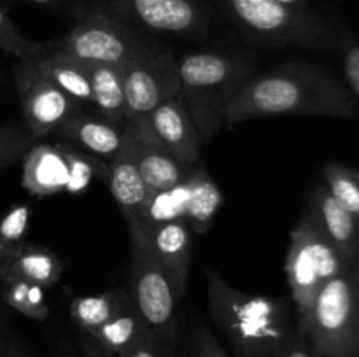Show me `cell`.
<instances>
[{
  "label": "cell",
  "mask_w": 359,
  "mask_h": 357,
  "mask_svg": "<svg viewBox=\"0 0 359 357\" xmlns=\"http://www.w3.org/2000/svg\"><path fill=\"white\" fill-rule=\"evenodd\" d=\"M280 4H286V6L298 7V9H305V0H277Z\"/></svg>",
  "instance_id": "obj_37"
},
{
  "label": "cell",
  "mask_w": 359,
  "mask_h": 357,
  "mask_svg": "<svg viewBox=\"0 0 359 357\" xmlns=\"http://www.w3.org/2000/svg\"><path fill=\"white\" fill-rule=\"evenodd\" d=\"M128 296V289L105 290L95 296H77L70 303V317L90 336L123 307Z\"/></svg>",
  "instance_id": "obj_24"
},
{
  "label": "cell",
  "mask_w": 359,
  "mask_h": 357,
  "mask_svg": "<svg viewBox=\"0 0 359 357\" xmlns=\"http://www.w3.org/2000/svg\"><path fill=\"white\" fill-rule=\"evenodd\" d=\"M347 265L349 261L342 258L307 210L291 231L284 265L291 298L300 317L311 310L319 290Z\"/></svg>",
  "instance_id": "obj_6"
},
{
  "label": "cell",
  "mask_w": 359,
  "mask_h": 357,
  "mask_svg": "<svg viewBox=\"0 0 359 357\" xmlns=\"http://www.w3.org/2000/svg\"><path fill=\"white\" fill-rule=\"evenodd\" d=\"M354 270H356V276L359 280V254L356 255V259H354Z\"/></svg>",
  "instance_id": "obj_39"
},
{
  "label": "cell",
  "mask_w": 359,
  "mask_h": 357,
  "mask_svg": "<svg viewBox=\"0 0 359 357\" xmlns=\"http://www.w3.org/2000/svg\"><path fill=\"white\" fill-rule=\"evenodd\" d=\"M196 357H230L221 346L219 340L207 328H200L196 335Z\"/></svg>",
  "instance_id": "obj_33"
},
{
  "label": "cell",
  "mask_w": 359,
  "mask_h": 357,
  "mask_svg": "<svg viewBox=\"0 0 359 357\" xmlns=\"http://www.w3.org/2000/svg\"><path fill=\"white\" fill-rule=\"evenodd\" d=\"M207 303L237 357H272L293 332L284 300L235 289L219 273H207Z\"/></svg>",
  "instance_id": "obj_2"
},
{
  "label": "cell",
  "mask_w": 359,
  "mask_h": 357,
  "mask_svg": "<svg viewBox=\"0 0 359 357\" xmlns=\"http://www.w3.org/2000/svg\"><path fill=\"white\" fill-rule=\"evenodd\" d=\"M126 114L147 118L158 105L181 94L179 59L167 49H154L121 69Z\"/></svg>",
  "instance_id": "obj_12"
},
{
  "label": "cell",
  "mask_w": 359,
  "mask_h": 357,
  "mask_svg": "<svg viewBox=\"0 0 359 357\" xmlns=\"http://www.w3.org/2000/svg\"><path fill=\"white\" fill-rule=\"evenodd\" d=\"M6 357H32L20 343H9L6 346Z\"/></svg>",
  "instance_id": "obj_36"
},
{
  "label": "cell",
  "mask_w": 359,
  "mask_h": 357,
  "mask_svg": "<svg viewBox=\"0 0 359 357\" xmlns=\"http://www.w3.org/2000/svg\"><path fill=\"white\" fill-rule=\"evenodd\" d=\"M0 51L16 56L20 62H28V59H37L55 52L56 41L53 38V41L37 42L25 37L13 23L6 9L0 6Z\"/></svg>",
  "instance_id": "obj_26"
},
{
  "label": "cell",
  "mask_w": 359,
  "mask_h": 357,
  "mask_svg": "<svg viewBox=\"0 0 359 357\" xmlns=\"http://www.w3.org/2000/svg\"><path fill=\"white\" fill-rule=\"evenodd\" d=\"M27 2L37 4V6H55V4H58L60 0H27Z\"/></svg>",
  "instance_id": "obj_38"
},
{
  "label": "cell",
  "mask_w": 359,
  "mask_h": 357,
  "mask_svg": "<svg viewBox=\"0 0 359 357\" xmlns=\"http://www.w3.org/2000/svg\"><path fill=\"white\" fill-rule=\"evenodd\" d=\"M223 191L214 182L209 172L202 167L193 168L188 206L184 214V223L188 224L193 234L207 233L223 205Z\"/></svg>",
  "instance_id": "obj_22"
},
{
  "label": "cell",
  "mask_w": 359,
  "mask_h": 357,
  "mask_svg": "<svg viewBox=\"0 0 359 357\" xmlns=\"http://www.w3.org/2000/svg\"><path fill=\"white\" fill-rule=\"evenodd\" d=\"M132 262H130V294L146 328L167 349L175 342V298L167 275L154 254L149 230L139 220L128 224Z\"/></svg>",
  "instance_id": "obj_5"
},
{
  "label": "cell",
  "mask_w": 359,
  "mask_h": 357,
  "mask_svg": "<svg viewBox=\"0 0 359 357\" xmlns=\"http://www.w3.org/2000/svg\"><path fill=\"white\" fill-rule=\"evenodd\" d=\"M0 357H6V349H0Z\"/></svg>",
  "instance_id": "obj_40"
},
{
  "label": "cell",
  "mask_w": 359,
  "mask_h": 357,
  "mask_svg": "<svg viewBox=\"0 0 359 357\" xmlns=\"http://www.w3.org/2000/svg\"><path fill=\"white\" fill-rule=\"evenodd\" d=\"M13 77L23 112V126L35 140L55 133L70 115L83 111V104L63 93L39 69L35 59H18L13 69Z\"/></svg>",
  "instance_id": "obj_10"
},
{
  "label": "cell",
  "mask_w": 359,
  "mask_h": 357,
  "mask_svg": "<svg viewBox=\"0 0 359 357\" xmlns=\"http://www.w3.org/2000/svg\"><path fill=\"white\" fill-rule=\"evenodd\" d=\"M118 357H165V346L153 332L147 331L121 354H118Z\"/></svg>",
  "instance_id": "obj_31"
},
{
  "label": "cell",
  "mask_w": 359,
  "mask_h": 357,
  "mask_svg": "<svg viewBox=\"0 0 359 357\" xmlns=\"http://www.w3.org/2000/svg\"><path fill=\"white\" fill-rule=\"evenodd\" d=\"M147 331L149 329L144 324L130 294L123 307L102 328L90 335V338L97 343V346L105 356L118 357V354H121L126 346L137 342Z\"/></svg>",
  "instance_id": "obj_21"
},
{
  "label": "cell",
  "mask_w": 359,
  "mask_h": 357,
  "mask_svg": "<svg viewBox=\"0 0 359 357\" xmlns=\"http://www.w3.org/2000/svg\"><path fill=\"white\" fill-rule=\"evenodd\" d=\"M269 115L354 119L358 104L335 76L307 62H287L251 76L224 112V126Z\"/></svg>",
  "instance_id": "obj_1"
},
{
  "label": "cell",
  "mask_w": 359,
  "mask_h": 357,
  "mask_svg": "<svg viewBox=\"0 0 359 357\" xmlns=\"http://www.w3.org/2000/svg\"><path fill=\"white\" fill-rule=\"evenodd\" d=\"M105 182L112 198L118 203L126 224L139 220L146 210L151 195L146 188L135 156V140L132 130L126 125L125 142L112 160L107 161Z\"/></svg>",
  "instance_id": "obj_15"
},
{
  "label": "cell",
  "mask_w": 359,
  "mask_h": 357,
  "mask_svg": "<svg viewBox=\"0 0 359 357\" xmlns=\"http://www.w3.org/2000/svg\"><path fill=\"white\" fill-rule=\"evenodd\" d=\"M91 83V105L109 121L116 125H128L125 90H123L121 69L111 65L86 63Z\"/></svg>",
  "instance_id": "obj_20"
},
{
  "label": "cell",
  "mask_w": 359,
  "mask_h": 357,
  "mask_svg": "<svg viewBox=\"0 0 359 357\" xmlns=\"http://www.w3.org/2000/svg\"><path fill=\"white\" fill-rule=\"evenodd\" d=\"M35 142L37 140L28 133L23 125L16 122L0 125V172L21 160Z\"/></svg>",
  "instance_id": "obj_29"
},
{
  "label": "cell",
  "mask_w": 359,
  "mask_h": 357,
  "mask_svg": "<svg viewBox=\"0 0 359 357\" xmlns=\"http://www.w3.org/2000/svg\"><path fill=\"white\" fill-rule=\"evenodd\" d=\"M30 210L27 205L14 206L0 220V258L13 254L25 244V234L28 231Z\"/></svg>",
  "instance_id": "obj_30"
},
{
  "label": "cell",
  "mask_w": 359,
  "mask_h": 357,
  "mask_svg": "<svg viewBox=\"0 0 359 357\" xmlns=\"http://www.w3.org/2000/svg\"><path fill=\"white\" fill-rule=\"evenodd\" d=\"M251 72L248 59L228 52L198 51L179 59L181 94L203 140L223 128L224 112Z\"/></svg>",
  "instance_id": "obj_3"
},
{
  "label": "cell",
  "mask_w": 359,
  "mask_h": 357,
  "mask_svg": "<svg viewBox=\"0 0 359 357\" xmlns=\"http://www.w3.org/2000/svg\"><path fill=\"white\" fill-rule=\"evenodd\" d=\"M189 186H191V174L181 184L151 196L139 223H142L147 230H153L158 224L168 223V220H184L189 198Z\"/></svg>",
  "instance_id": "obj_25"
},
{
  "label": "cell",
  "mask_w": 359,
  "mask_h": 357,
  "mask_svg": "<svg viewBox=\"0 0 359 357\" xmlns=\"http://www.w3.org/2000/svg\"><path fill=\"white\" fill-rule=\"evenodd\" d=\"M344 72L351 93L354 98H359V44L354 41L344 42Z\"/></svg>",
  "instance_id": "obj_32"
},
{
  "label": "cell",
  "mask_w": 359,
  "mask_h": 357,
  "mask_svg": "<svg viewBox=\"0 0 359 357\" xmlns=\"http://www.w3.org/2000/svg\"><path fill=\"white\" fill-rule=\"evenodd\" d=\"M272 357H314L304 336L294 329L290 335V338L273 352Z\"/></svg>",
  "instance_id": "obj_34"
},
{
  "label": "cell",
  "mask_w": 359,
  "mask_h": 357,
  "mask_svg": "<svg viewBox=\"0 0 359 357\" xmlns=\"http://www.w3.org/2000/svg\"><path fill=\"white\" fill-rule=\"evenodd\" d=\"M55 41L56 51L74 56L84 63H98L118 69L160 48L142 31L128 27L102 7L84 14L69 34Z\"/></svg>",
  "instance_id": "obj_7"
},
{
  "label": "cell",
  "mask_w": 359,
  "mask_h": 357,
  "mask_svg": "<svg viewBox=\"0 0 359 357\" xmlns=\"http://www.w3.org/2000/svg\"><path fill=\"white\" fill-rule=\"evenodd\" d=\"M128 126L135 140L137 164L151 196L167 191L189 177L195 167H186L168 153L151 130L149 119H130Z\"/></svg>",
  "instance_id": "obj_13"
},
{
  "label": "cell",
  "mask_w": 359,
  "mask_h": 357,
  "mask_svg": "<svg viewBox=\"0 0 359 357\" xmlns=\"http://www.w3.org/2000/svg\"><path fill=\"white\" fill-rule=\"evenodd\" d=\"M297 331L314 357H359V286L354 261L333 276Z\"/></svg>",
  "instance_id": "obj_4"
},
{
  "label": "cell",
  "mask_w": 359,
  "mask_h": 357,
  "mask_svg": "<svg viewBox=\"0 0 359 357\" xmlns=\"http://www.w3.org/2000/svg\"><path fill=\"white\" fill-rule=\"evenodd\" d=\"M107 175V161L67 142L34 144L23 156L21 182L30 195H83L95 177Z\"/></svg>",
  "instance_id": "obj_8"
},
{
  "label": "cell",
  "mask_w": 359,
  "mask_h": 357,
  "mask_svg": "<svg viewBox=\"0 0 359 357\" xmlns=\"http://www.w3.org/2000/svg\"><path fill=\"white\" fill-rule=\"evenodd\" d=\"M149 125L156 139L168 153L186 167H196L203 136L193 121L182 94L158 105L149 115Z\"/></svg>",
  "instance_id": "obj_14"
},
{
  "label": "cell",
  "mask_w": 359,
  "mask_h": 357,
  "mask_svg": "<svg viewBox=\"0 0 359 357\" xmlns=\"http://www.w3.org/2000/svg\"><path fill=\"white\" fill-rule=\"evenodd\" d=\"M62 259L53 251L39 245L23 244L13 254L6 255L0 262V280H28L42 286L53 287L63 275Z\"/></svg>",
  "instance_id": "obj_19"
},
{
  "label": "cell",
  "mask_w": 359,
  "mask_h": 357,
  "mask_svg": "<svg viewBox=\"0 0 359 357\" xmlns=\"http://www.w3.org/2000/svg\"><path fill=\"white\" fill-rule=\"evenodd\" d=\"M325 178L326 188L337 202L359 220V172L339 163H330L325 167Z\"/></svg>",
  "instance_id": "obj_28"
},
{
  "label": "cell",
  "mask_w": 359,
  "mask_h": 357,
  "mask_svg": "<svg viewBox=\"0 0 359 357\" xmlns=\"http://www.w3.org/2000/svg\"><path fill=\"white\" fill-rule=\"evenodd\" d=\"M6 286L4 300L11 308L34 321H46L49 317L44 287L28 280H11Z\"/></svg>",
  "instance_id": "obj_27"
},
{
  "label": "cell",
  "mask_w": 359,
  "mask_h": 357,
  "mask_svg": "<svg viewBox=\"0 0 359 357\" xmlns=\"http://www.w3.org/2000/svg\"><path fill=\"white\" fill-rule=\"evenodd\" d=\"M233 20L263 44H300L330 48L332 38L325 28L305 13L277 0H223Z\"/></svg>",
  "instance_id": "obj_9"
},
{
  "label": "cell",
  "mask_w": 359,
  "mask_h": 357,
  "mask_svg": "<svg viewBox=\"0 0 359 357\" xmlns=\"http://www.w3.org/2000/svg\"><path fill=\"white\" fill-rule=\"evenodd\" d=\"M81 346H83V356L84 357H109V356H105V354L102 352L100 349H98L97 343H95L93 340L90 338V336H88L86 340H83V342H81Z\"/></svg>",
  "instance_id": "obj_35"
},
{
  "label": "cell",
  "mask_w": 359,
  "mask_h": 357,
  "mask_svg": "<svg viewBox=\"0 0 359 357\" xmlns=\"http://www.w3.org/2000/svg\"><path fill=\"white\" fill-rule=\"evenodd\" d=\"M354 272H356V270H354ZM358 286H359V280H358Z\"/></svg>",
  "instance_id": "obj_41"
},
{
  "label": "cell",
  "mask_w": 359,
  "mask_h": 357,
  "mask_svg": "<svg viewBox=\"0 0 359 357\" xmlns=\"http://www.w3.org/2000/svg\"><path fill=\"white\" fill-rule=\"evenodd\" d=\"M102 9L142 34L200 37L209 27L196 0H105Z\"/></svg>",
  "instance_id": "obj_11"
},
{
  "label": "cell",
  "mask_w": 359,
  "mask_h": 357,
  "mask_svg": "<svg viewBox=\"0 0 359 357\" xmlns=\"http://www.w3.org/2000/svg\"><path fill=\"white\" fill-rule=\"evenodd\" d=\"M39 69L69 97L79 104H91V83L86 63L62 51H55L35 59Z\"/></svg>",
  "instance_id": "obj_23"
},
{
  "label": "cell",
  "mask_w": 359,
  "mask_h": 357,
  "mask_svg": "<svg viewBox=\"0 0 359 357\" xmlns=\"http://www.w3.org/2000/svg\"><path fill=\"white\" fill-rule=\"evenodd\" d=\"M126 126L116 125L100 114L81 111L56 128L67 144L100 160H112L125 142Z\"/></svg>",
  "instance_id": "obj_17"
},
{
  "label": "cell",
  "mask_w": 359,
  "mask_h": 357,
  "mask_svg": "<svg viewBox=\"0 0 359 357\" xmlns=\"http://www.w3.org/2000/svg\"><path fill=\"white\" fill-rule=\"evenodd\" d=\"M309 212L316 217L323 233L335 245L346 261L353 262L359 254V220L325 186H318L311 195Z\"/></svg>",
  "instance_id": "obj_18"
},
{
  "label": "cell",
  "mask_w": 359,
  "mask_h": 357,
  "mask_svg": "<svg viewBox=\"0 0 359 357\" xmlns=\"http://www.w3.org/2000/svg\"><path fill=\"white\" fill-rule=\"evenodd\" d=\"M154 254L167 275L177 301L184 296L193 255V231L182 219L168 220L149 230Z\"/></svg>",
  "instance_id": "obj_16"
},
{
  "label": "cell",
  "mask_w": 359,
  "mask_h": 357,
  "mask_svg": "<svg viewBox=\"0 0 359 357\" xmlns=\"http://www.w3.org/2000/svg\"><path fill=\"white\" fill-rule=\"evenodd\" d=\"M0 262H2V258H0Z\"/></svg>",
  "instance_id": "obj_42"
}]
</instances>
